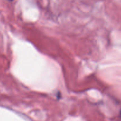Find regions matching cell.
Instances as JSON below:
<instances>
[{"mask_svg": "<svg viewBox=\"0 0 121 121\" xmlns=\"http://www.w3.org/2000/svg\"><path fill=\"white\" fill-rule=\"evenodd\" d=\"M8 1H13V0H8Z\"/></svg>", "mask_w": 121, "mask_h": 121, "instance_id": "6da1fadb", "label": "cell"}, {"mask_svg": "<svg viewBox=\"0 0 121 121\" xmlns=\"http://www.w3.org/2000/svg\"></svg>", "mask_w": 121, "mask_h": 121, "instance_id": "7a4b0ae2", "label": "cell"}]
</instances>
